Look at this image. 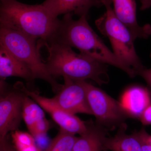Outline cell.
Returning <instances> with one entry per match:
<instances>
[{"label": "cell", "instance_id": "6", "mask_svg": "<svg viewBox=\"0 0 151 151\" xmlns=\"http://www.w3.org/2000/svg\"><path fill=\"white\" fill-rule=\"evenodd\" d=\"M87 101L96 122L110 129L119 128L129 118L120 103L100 88L82 81Z\"/></svg>", "mask_w": 151, "mask_h": 151}, {"label": "cell", "instance_id": "8", "mask_svg": "<svg viewBox=\"0 0 151 151\" xmlns=\"http://www.w3.org/2000/svg\"><path fill=\"white\" fill-rule=\"evenodd\" d=\"M18 89L37 103L51 116L60 129L73 134H83L86 129V122L76 115L68 113L58 105L52 98L41 96L35 91L30 90L23 83L18 81L14 84Z\"/></svg>", "mask_w": 151, "mask_h": 151}, {"label": "cell", "instance_id": "21", "mask_svg": "<svg viewBox=\"0 0 151 151\" xmlns=\"http://www.w3.org/2000/svg\"><path fill=\"white\" fill-rule=\"evenodd\" d=\"M0 151H17L13 145L9 142L7 137L0 139Z\"/></svg>", "mask_w": 151, "mask_h": 151}, {"label": "cell", "instance_id": "22", "mask_svg": "<svg viewBox=\"0 0 151 151\" xmlns=\"http://www.w3.org/2000/svg\"><path fill=\"white\" fill-rule=\"evenodd\" d=\"M137 75L140 76L151 87V68L147 69L144 68L137 72Z\"/></svg>", "mask_w": 151, "mask_h": 151}, {"label": "cell", "instance_id": "2", "mask_svg": "<svg viewBox=\"0 0 151 151\" xmlns=\"http://www.w3.org/2000/svg\"><path fill=\"white\" fill-rule=\"evenodd\" d=\"M73 15L66 14L60 20L55 37L52 42L77 49L80 53L99 62L118 68L130 77L137 76L134 70L123 63L94 32L87 22L86 16L75 20Z\"/></svg>", "mask_w": 151, "mask_h": 151}, {"label": "cell", "instance_id": "12", "mask_svg": "<svg viewBox=\"0 0 151 151\" xmlns=\"http://www.w3.org/2000/svg\"><path fill=\"white\" fill-rule=\"evenodd\" d=\"M120 103L129 118L139 119L151 103V94L147 88L131 86L123 92Z\"/></svg>", "mask_w": 151, "mask_h": 151}, {"label": "cell", "instance_id": "14", "mask_svg": "<svg viewBox=\"0 0 151 151\" xmlns=\"http://www.w3.org/2000/svg\"><path fill=\"white\" fill-rule=\"evenodd\" d=\"M11 76L20 77L29 83L35 79L32 70L3 47H0V78L5 80Z\"/></svg>", "mask_w": 151, "mask_h": 151}, {"label": "cell", "instance_id": "1", "mask_svg": "<svg viewBox=\"0 0 151 151\" xmlns=\"http://www.w3.org/2000/svg\"><path fill=\"white\" fill-rule=\"evenodd\" d=\"M1 27L17 31L40 41L43 46L54 40L60 20L42 4L28 5L17 0H1Z\"/></svg>", "mask_w": 151, "mask_h": 151}, {"label": "cell", "instance_id": "23", "mask_svg": "<svg viewBox=\"0 0 151 151\" xmlns=\"http://www.w3.org/2000/svg\"><path fill=\"white\" fill-rule=\"evenodd\" d=\"M141 3V9L145 10L151 7V0H140Z\"/></svg>", "mask_w": 151, "mask_h": 151}, {"label": "cell", "instance_id": "9", "mask_svg": "<svg viewBox=\"0 0 151 151\" xmlns=\"http://www.w3.org/2000/svg\"><path fill=\"white\" fill-rule=\"evenodd\" d=\"M63 78L64 84L52 98V100L63 110L71 114L92 115L82 81H75L66 77Z\"/></svg>", "mask_w": 151, "mask_h": 151}, {"label": "cell", "instance_id": "10", "mask_svg": "<svg viewBox=\"0 0 151 151\" xmlns=\"http://www.w3.org/2000/svg\"><path fill=\"white\" fill-rule=\"evenodd\" d=\"M116 16L128 28L134 39H147L151 35V26H141L137 18V5L135 0H112Z\"/></svg>", "mask_w": 151, "mask_h": 151}, {"label": "cell", "instance_id": "11", "mask_svg": "<svg viewBox=\"0 0 151 151\" xmlns=\"http://www.w3.org/2000/svg\"><path fill=\"white\" fill-rule=\"evenodd\" d=\"M107 129L97 122H86V131L77 137L72 151H105Z\"/></svg>", "mask_w": 151, "mask_h": 151}, {"label": "cell", "instance_id": "19", "mask_svg": "<svg viewBox=\"0 0 151 151\" xmlns=\"http://www.w3.org/2000/svg\"><path fill=\"white\" fill-rule=\"evenodd\" d=\"M136 132L140 141L142 151H151V145L147 140L146 137L147 132L146 130L142 129L139 132Z\"/></svg>", "mask_w": 151, "mask_h": 151}, {"label": "cell", "instance_id": "16", "mask_svg": "<svg viewBox=\"0 0 151 151\" xmlns=\"http://www.w3.org/2000/svg\"><path fill=\"white\" fill-rule=\"evenodd\" d=\"M44 111L40 105L26 94L23 105L22 120L29 133H31L35 127L46 118Z\"/></svg>", "mask_w": 151, "mask_h": 151}, {"label": "cell", "instance_id": "7", "mask_svg": "<svg viewBox=\"0 0 151 151\" xmlns=\"http://www.w3.org/2000/svg\"><path fill=\"white\" fill-rule=\"evenodd\" d=\"M0 84V139H2L9 132L18 129L26 94L15 85L9 88L5 80L1 79Z\"/></svg>", "mask_w": 151, "mask_h": 151}, {"label": "cell", "instance_id": "18", "mask_svg": "<svg viewBox=\"0 0 151 151\" xmlns=\"http://www.w3.org/2000/svg\"><path fill=\"white\" fill-rule=\"evenodd\" d=\"M77 138L75 134L60 129L44 151H72Z\"/></svg>", "mask_w": 151, "mask_h": 151}, {"label": "cell", "instance_id": "4", "mask_svg": "<svg viewBox=\"0 0 151 151\" xmlns=\"http://www.w3.org/2000/svg\"><path fill=\"white\" fill-rule=\"evenodd\" d=\"M106 11L95 21V24L103 35L108 38L113 52L123 63L137 72L144 67L135 50L134 39L131 32L115 13L112 0H101Z\"/></svg>", "mask_w": 151, "mask_h": 151}, {"label": "cell", "instance_id": "20", "mask_svg": "<svg viewBox=\"0 0 151 151\" xmlns=\"http://www.w3.org/2000/svg\"><path fill=\"white\" fill-rule=\"evenodd\" d=\"M139 120L143 125H151V103L144 111Z\"/></svg>", "mask_w": 151, "mask_h": 151}, {"label": "cell", "instance_id": "13", "mask_svg": "<svg viewBox=\"0 0 151 151\" xmlns=\"http://www.w3.org/2000/svg\"><path fill=\"white\" fill-rule=\"evenodd\" d=\"M42 4L56 17L68 14L87 16L92 7L103 6L101 0H45Z\"/></svg>", "mask_w": 151, "mask_h": 151}, {"label": "cell", "instance_id": "3", "mask_svg": "<svg viewBox=\"0 0 151 151\" xmlns=\"http://www.w3.org/2000/svg\"><path fill=\"white\" fill-rule=\"evenodd\" d=\"M47 57L45 61L47 69L52 77L62 76L75 81L92 79L99 84L109 82L107 64L80 53H76L72 47L53 42L45 43Z\"/></svg>", "mask_w": 151, "mask_h": 151}, {"label": "cell", "instance_id": "24", "mask_svg": "<svg viewBox=\"0 0 151 151\" xmlns=\"http://www.w3.org/2000/svg\"><path fill=\"white\" fill-rule=\"evenodd\" d=\"M146 137H147V140L148 142L151 145V135L147 133Z\"/></svg>", "mask_w": 151, "mask_h": 151}, {"label": "cell", "instance_id": "17", "mask_svg": "<svg viewBox=\"0 0 151 151\" xmlns=\"http://www.w3.org/2000/svg\"><path fill=\"white\" fill-rule=\"evenodd\" d=\"M11 133L13 144L17 151H42L29 132L18 129Z\"/></svg>", "mask_w": 151, "mask_h": 151}, {"label": "cell", "instance_id": "15", "mask_svg": "<svg viewBox=\"0 0 151 151\" xmlns=\"http://www.w3.org/2000/svg\"><path fill=\"white\" fill-rule=\"evenodd\" d=\"M127 129V125L124 124L119 127L115 136L107 137L105 142V151H143L137 132L128 134L126 133Z\"/></svg>", "mask_w": 151, "mask_h": 151}, {"label": "cell", "instance_id": "5", "mask_svg": "<svg viewBox=\"0 0 151 151\" xmlns=\"http://www.w3.org/2000/svg\"><path fill=\"white\" fill-rule=\"evenodd\" d=\"M0 45L29 68L36 78L47 81L55 94L62 84H58L48 73L41 55V46L36 40L17 31L1 27Z\"/></svg>", "mask_w": 151, "mask_h": 151}]
</instances>
